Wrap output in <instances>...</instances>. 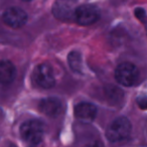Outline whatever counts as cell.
I'll list each match as a JSON object with an SVG mask.
<instances>
[{
    "label": "cell",
    "mask_w": 147,
    "mask_h": 147,
    "mask_svg": "<svg viewBox=\"0 0 147 147\" xmlns=\"http://www.w3.org/2000/svg\"><path fill=\"white\" fill-rule=\"evenodd\" d=\"M76 8L77 6L74 0H56L53 4L52 13L56 19L61 21H74Z\"/></svg>",
    "instance_id": "6"
},
{
    "label": "cell",
    "mask_w": 147,
    "mask_h": 147,
    "mask_svg": "<svg viewBox=\"0 0 147 147\" xmlns=\"http://www.w3.org/2000/svg\"><path fill=\"white\" fill-rule=\"evenodd\" d=\"M99 18L100 11L96 6L92 4H83L76 8L74 21L81 26H89L98 21Z\"/></svg>",
    "instance_id": "5"
},
{
    "label": "cell",
    "mask_w": 147,
    "mask_h": 147,
    "mask_svg": "<svg viewBox=\"0 0 147 147\" xmlns=\"http://www.w3.org/2000/svg\"><path fill=\"white\" fill-rule=\"evenodd\" d=\"M74 114H75V117L78 120L88 123V122H91L95 119L97 114V109L95 105H93L92 103L81 102L78 103L75 106Z\"/></svg>",
    "instance_id": "9"
},
{
    "label": "cell",
    "mask_w": 147,
    "mask_h": 147,
    "mask_svg": "<svg viewBox=\"0 0 147 147\" xmlns=\"http://www.w3.org/2000/svg\"><path fill=\"white\" fill-rule=\"evenodd\" d=\"M22 1H25V2H30V1H32V0H22Z\"/></svg>",
    "instance_id": "17"
},
{
    "label": "cell",
    "mask_w": 147,
    "mask_h": 147,
    "mask_svg": "<svg viewBox=\"0 0 147 147\" xmlns=\"http://www.w3.org/2000/svg\"><path fill=\"white\" fill-rule=\"evenodd\" d=\"M83 147H104V145H103V143H101L100 141H94V142H91V143L86 144V145Z\"/></svg>",
    "instance_id": "15"
},
{
    "label": "cell",
    "mask_w": 147,
    "mask_h": 147,
    "mask_svg": "<svg viewBox=\"0 0 147 147\" xmlns=\"http://www.w3.org/2000/svg\"><path fill=\"white\" fill-rule=\"evenodd\" d=\"M139 77L138 68L130 62L120 63L115 69V79L120 85L129 87L137 82Z\"/></svg>",
    "instance_id": "2"
},
{
    "label": "cell",
    "mask_w": 147,
    "mask_h": 147,
    "mask_svg": "<svg viewBox=\"0 0 147 147\" xmlns=\"http://www.w3.org/2000/svg\"><path fill=\"white\" fill-rule=\"evenodd\" d=\"M39 110L49 117H57L63 111L61 101L55 97L44 98L39 103Z\"/></svg>",
    "instance_id": "8"
},
{
    "label": "cell",
    "mask_w": 147,
    "mask_h": 147,
    "mask_svg": "<svg viewBox=\"0 0 147 147\" xmlns=\"http://www.w3.org/2000/svg\"><path fill=\"white\" fill-rule=\"evenodd\" d=\"M135 15H136V17H137L138 19H139L140 21L142 22V23L147 24L146 13H145V11L142 9V8H137V9L135 10Z\"/></svg>",
    "instance_id": "13"
},
{
    "label": "cell",
    "mask_w": 147,
    "mask_h": 147,
    "mask_svg": "<svg viewBox=\"0 0 147 147\" xmlns=\"http://www.w3.org/2000/svg\"><path fill=\"white\" fill-rule=\"evenodd\" d=\"M27 13L19 7L7 8L2 14V21L14 29L21 28L27 22Z\"/></svg>",
    "instance_id": "7"
},
{
    "label": "cell",
    "mask_w": 147,
    "mask_h": 147,
    "mask_svg": "<svg viewBox=\"0 0 147 147\" xmlns=\"http://www.w3.org/2000/svg\"><path fill=\"white\" fill-rule=\"evenodd\" d=\"M32 80L39 87L49 89L55 85V77L52 67L47 63H41L34 68Z\"/></svg>",
    "instance_id": "4"
},
{
    "label": "cell",
    "mask_w": 147,
    "mask_h": 147,
    "mask_svg": "<svg viewBox=\"0 0 147 147\" xmlns=\"http://www.w3.org/2000/svg\"><path fill=\"white\" fill-rule=\"evenodd\" d=\"M105 95L109 102L114 103V104H117L123 98V92L115 86H108L105 91Z\"/></svg>",
    "instance_id": "12"
},
{
    "label": "cell",
    "mask_w": 147,
    "mask_h": 147,
    "mask_svg": "<svg viewBox=\"0 0 147 147\" xmlns=\"http://www.w3.org/2000/svg\"><path fill=\"white\" fill-rule=\"evenodd\" d=\"M4 147H17V146H16L14 143H12V142H7V143H6V145Z\"/></svg>",
    "instance_id": "16"
},
{
    "label": "cell",
    "mask_w": 147,
    "mask_h": 147,
    "mask_svg": "<svg viewBox=\"0 0 147 147\" xmlns=\"http://www.w3.org/2000/svg\"><path fill=\"white\" fill-rule=\"evenodd\" d=\"M137 105L140 109L146 110L147 109V97L146 96H140L137 98Z\"/></svg>",
    "instance_id": "14"
},
{
    "label": "cell",
    "mask_w": 147,
    "mask_h": 147,
    "mask_svg": "<svg viewBox=\"0 0 147 147\" xmlns=\"http://www.w3.org/2000/svg\"><path fill=\"white\" fill-rule=\"evenodd\" d=\"M68 64L74 72L81 73L83 70V61L81 54L78 51H71L68 54Z\"/></svg>",
    "instance_id": "11"
},
{
    "label": "cell",
    "mask_w": 147,
    "mask_h": 147,
    "mask_svg": "<svg viewBox=\"0 0 147 147\" xmlns=\"http://www.w3.org/2000/svg\"><path fill=\"white\" fill-rule=\"evenodd\" d=\"M131 131V123L126 117H118L106 130V137L112 142H118L127 138Z\"/></svg>",
    "instance_id": "3"
},
{
    "label": "cell",
    "mask_w": 147,
    "mask_h": 147,
    "mask_svg": "<svg viewBox=\"0 0 147 147\" xmlns=\"http://www.w3.org/2000/svg\"><path fill=\"white\" fill-rule=\"evenodd\" d=\"M16 68L9 60H0V83L9 84L15 79Z\"/></svg>",
    "instance_id": "10"
},
{
    "label": "cell",
    "mask_w": 147,
    "mask_h": 147,
    "mask_svg": "<svg viewBox=\"0 0 147 147\" xmlns=\"http://www.w3.org/2000/svg\"><path fill=\"white\" fill-rule=\"evenodd\" d=\"M20 135L22 139L29 144L35 145L42 140L44 135V127L39 120L31 119L23 122L20 127Z\"/></svg>",
    "instance_id": "1"
}]
</instances>
